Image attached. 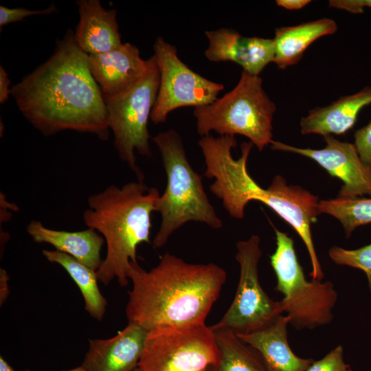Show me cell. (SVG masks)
<instances>
[{"label": "cell", "instance_id": "obj_1", "mask_svg": "<svg viewBox=\"0 0 371 371\" xmlns=\"http://www.w3.org/2000/svg\"><path fill=\"white\" fill-rule=\"evenodd\" d=\"M88 56L67 30L53 54L11 87L20 112L44 136L74 131L108 140L106 105Z\"/></svg>", "mask_w": 371, "mask_h": 371}, {"label": "cell", "instance_id": "obj_2", "mask_svg": "<svg viewBox=\"0 0 371 371\" xmlns=\"http://www.w3.org/2000/svg\"><path fill=\"white\" fill-rule=\"evenodd\" d=\"M126 315L128 322L146 330L205 323L227 278L219 265L192 264L170 253L149 271L130 262Z\"/></svg>", "mask_w": 371, "mask_h": 371}, {"label": "cell", "instance_id": "obj_3", "mask_svg": "<svg viewBox=\"0 0 371 371\" xmlns=\"http://www.w3.org/2000/svg\"><path fill=\"white\" fill-rule=\"evenodd\" d=\"M203 153L204 176L214 179L210 192L222 201L223 207L234 218L242 219L251 201H260L276 212L297 233L307 249L313 280H322V271L311 231V224L320 214L317 196L298 186L288 185L276 175L269 187L262 188L248 172L247 159L253 147L251 142L241 144L240 157L235 159L232 149L237 146L234 135L201 137L198 142Z\"/></svg>", "mask_w": 371, "mask_h": 371}, {"label": "cell", "instance_id": "obj_4", "mask_svg": "<svg viewBox=\"0 0 371 371\" xmlns=\"http://www.w3.org/2000/svg\"><path fill=\"white\" fill-rule=\"evenodd\" d=\"M159 196L156 188L137 179L122 187L111 185L88 197L84 223L101 234L106 243V256L96 271L105 286L114 279L122 286L128 284V265L137 261V246L150 242L151 214Z\"/></svg>", "mask_w": 371, "mask_h": 371}, {"label": "cell", "instance_id": "obj_5", "mask_svg": "<svg viewBox=\"0 0 371 371\" xmlns=\"http://www.w3.org/2000/svg\"><path fill=\"white\" fill-rule=\"evenodd\" d=\"M151 139L158 148L166 175V187L156 212L161 224L153 245L163 247L172 234L189 221L218 229L223 224L203 188L202 177L190 164L181 135L174 129L159 133Z\"/></svg>", "mask_w": 371, "mask_h": 371}, {"label": "cell", "instance_id": "obj_6", "mask_svg": "<svg viewBox=\"0 0 371 371\" xmlns=\"http://www.w3.org/2000/svg\"><path fill=\"white\" fill-rule=\"evenodd\" d=\"M275 111L261 78L243 71L234 89L211 104L194 108L193 115L200 136L212 131L219 136L243 135L261 152L273 141Z\"/></svg>", "mask_w": 371, "mask_h": 371}, {"label": "cell", "instance_id": "obj_7", "mask_svg": "<svg viewBox=\"0 0 371 371\" xmlns=\"http://www.w3.org/2000/svg\"><path fill=\"white\" fill-rule=\"evenodd\" d=\"M276 249L270 256L277 278L276 289L282 293V313L296 329H313L330 324L337 293L330 281L306 279L288 234L275 228Z\"/></svg>", "mask_w": 371, "mask_h": 371}, {"label": "cell", "instance_id": "obj_8", "mask_svg": "<svg viewBox=\"0 0 371 371\" xmlns=\"http://www.w3.org/2000/svg\"><path fill=\"white\" fill-rule=\"evenodd\" d=\"M148 60L146 71L136 83L117 95L104 98L115 148L138 180H143L144 175L137 164L135 152L146 157H152L148 124L160 82L155 56L153 55Z\"/></svg>", "mask_w": 371, "mask_h": 371}, {"label": "cell", "instance_id": "obj_9", "mask_svg": "<svg viewBox=\"0 0 371 371\" xmlns=\"http://www.w3.org/2000/svg\"><path fill=\"white\" fill-rule=\"evenodd\" d=\"M220 350L205 323L163 326L148 331L138 368L141 371H206L216 367Z\"/></svg>", "mask_w": 371, "mask_h": 371}, {"label": "cell", "instance_id": "obj_10", "mask_svg": "<svg viewBox=\"0 0 371 371\" xmlns=\"http://www.w3.org/2000/svg\"><path fill=\"white\" fill-rule=\"evenodd\" d=\"M260 240L252 235L236 243V260L240 276L234 300L212 330L229 329L236 333H250L271 324L282 315L280 301H274L262 289L258 276L262 256Z\"/></svg>", "mask_w": 371, "mask_h": 371}, {"label": "cell", "instance_id": "obj_11", "mask_svg": "<svg viewBox=\"0 0 371 371\" xmlns=\"http://www.w3.org/2000/svg\"><path fill=\"white\" fill-rule=\"evenodd\" d=\"M160 74L158 94L150 120L164 123L168 114L179 108H194L211 104L224 89L221 83L194 72L181 60L176 47L158 36L153 44Z\"/></svg>", "mask_w": 371, "mask_h": 371}, {"label": "cell", "instance_id": "obj_12", "mask_svg": "<svg viewBox=\"0 0 371 371\" xmlns=\"http://www.w3.org/2000/svg\"><path fill=\"white\" fill-rule=\"evenodd\" d=\"M324 138L326 144L322 149L298 148L274 140L271 148L310 158L331 176L341 180L344 184L337 197L371 196V168L362 162L355 144L341 142L330 135Z\"/></svg>", "mask_w": 371, "mask_h": 371}, {"label": "cell", "instance_id": "obj_13", "mask_svg": "<svg viewBox=\"0 0 371 371\" xmlns=\"http://www.w3.org/2000/svg\"><path fill=\"white\" fill-rule=\"evenodd\" d=\"M205 34L209 41L205 56L212 62L232 61L240 65L243 71L254 76H259L273 62V39L243 36L228 28L206 31Z\"/></svg>", "mask_w": 371, "mask_h": 371}, {"label": "cell", "instance_id": "obj_14", "mask_svg": "<svg viewBox=\"0 0 371 371\" xmlns=\"http://www.w3.org/2000/svg\"><path fill=\"white\" fill-rule=\"evenodd\" d=\"M148 330L128 322L115 336L90 339L81 365L86 371H133L138 367Z\"/></svg>", "mask_w": 371, "mask_h": 371}, {"label": "cell", "instance_id": "obj_15", "mask_svg": "<svg viewBox=\"0 0 371 371\" xmlns=\"http://www.w3.org/2000/svg\"><path fill=\"white\" fill-rule=\"evenodd\" d=\"M88 63L103 98L129 89L143 76L148 66V60L142 59L139 49L130 43L106 53L89 55Z\"/></svg>", "mask_w": 371, "mask_h": 371}, {"label": "cell", "instance_id": "obj_16", "mask_svg": "<svg viewBox=\"0 0 371 371\" xmlns=\"http://www.w3.org/2000/svg\"><path fill=\"white\" fill-rule=\"evenodd\" d=\"M76 5L80 19L74 37L82 51L88 55L100 54L123 43L115 9H105L99 0H78Z\"/></svg>", "mask_w": 371, "mask_h": 371}, {"label": "cell", "instance_id": "obj_17", "mask_svg": "<svg viewBox=\"0 0 371 371\" xmlns=\"http://www.w3.org/2000/svg\"><path fill=\"white\" fill-rule=\"evenodd\" d=\"M289 324L288 317L280 315L260 330L236 334L260 355L270 371H306L315 360L294 354L288 342Z\"/></svg>", "mask_w": 371, "mask_h": 371}, {"label": "cell", "instance_id": "obj_18", "mask_svg": "<svg viewBox=\"0 0 371 371\" xmlns=\"http://www.w3.org/2000/svg\"><path fill=\"white\" fill-rule=\"evenodd\" d=\"M371 104V87L340 98L324 107H317L300 120L303 135L318 134L323 136L343 134L356 122L360 111Z\"/></svg>", "mask_w": 371, "mask_h": 371}, {"label": "cell", "instance_id": "obj_19", "mask_svg": "<svg viewBox=\"0 0 371 371\" xmlns=\"http://www.w3.org/2000/svg\"><path fill=\"white\" fill-rule=\"evenodd\" d=\"M26 230L34 242L50 244L96 271L102 264L100 251L105 240L91 228L77 232L56 230L32 221Z\"/></svg>", "mask_w": 371, "mask_h": 371}, {"label": "cell", "instance_id": "obj_20", "mask_svg": "<svg viewBox=\"0 0 371 371\" xmlns=\"http://www.w3.org/2000/svg\"><path fill=\"white\" fill-rule=\"evenodd\" d=\"M337 29L336 22L327 18L276 29L273 38V63L280 69L297 63L312 43L322 36L335 33Z\"/></svg>", "mask_w": 371, "mask_h": 371}, {"label": "cell", "instance_id": "obj_21", "mask_svg": "<svg viewBox=\"0 0 371 371\" xmlns=\"http://www.w3.org/2000/svg\"><path fill=\"white\" fill-rule=\"evenodd\" d=\"M42 252L49 262L60 265L68 273L82 295L85 310L92 317L101 321L107 301L98 288L96 271L59 251L44 249Z\"/></svg>", "mask_w": 371, "mask_h": 371}, {"label": "cell", "instance_id": "obj_22", "mask_svg": "<svg viewBox=\"0 0 371 371\" xmlns=\"http://www.w3.org/2000/svg\"><path fill=\"white\" fill-rule=\"evenodd\" d=\"M220 350L216 371H270L260 355L229 329L213 330Z\"/></svg>", "mask_w": 371, "mask_h": 371}, {"label": "cell", "instance_id": "obj_23", "mask_svg": "<svg viewBox=\"0 0 371 371\" xmlns=\"http://www.w3.org/2000/svg\"><path fill=\"white\" fill-rule=\"evenodd\" d=\"M320 213H325L338 219L346 235L350 236L358 227L371 223V198H339L320 201Z\"/></svg>", "mask_w": 371, "mask_h": 371}, {"label": "cell", "instance_id": "obj_24", "mask_svg": "<svg viewBox=\"0 0 371 371\" xmlns=\"http://www.w3.org/2000/svg\"><path fill=\"white\" fill-rule=\"evenodd\" d=\"M328 255L337 265L362 270L368 278L371 292V243L357 249H346L333 246L329 249Z\"/></svg>", "mask_w": 371, "mask_h": 371}, {"label": "cell", "instance_id": "obj_25", "mask_svg": "<svg viewBox=\"0 0 371 371\" xmlns=\"http://www.w3.org/2000/svg\"><path fill=\"white\" fill-rule=\"evenodd\" d=\"M306 371H352V368L344 361L343 347L339 345L322 359L315 361Z\"/></svg>", "mask_w": 371, "mask_h": 371}, {"label": "cell", "instance_id": "obj_26", "mask_svg": "<svg viewBox=\"0 0 371 371\" xmlns=\"http://www.w3.org/2000/svg\"><path fill=\"white\" fill-rule=\"evenodd\" d=\"M57 12V8L52 3L48 8L43 10H32L23 8H10L0 5V27L10 23L23 21L25 18L36 16L47 15Z\"/></svg>", "mask_w": 371, "mask_h": 371}, {"label": "cell", "instance_id": "obj_27", "mask_svg": "<svg viewBox=\"0 0 371 371\" xmlns=\"http://www.w3.org/2000/svg\"><path fill=\"white\" fill-rule=\"evenodd\" d=\"M354 144L362 162L371 168V122L355 132Z\"/></svg>", "mask_w": 371, "mask_h": 371}, {"label": "cell", "instance_id": "obj_28", "mask_svg": "<svg viewBox=\"0 0 371 371\" xmlns=\"http://www.w3.org/2000/svg\"><path fill=\"white\" fill-rule=\"evenodd\" d=\"M329 6L348 11L352 14H362L364 8L371 9V0H330Z\"/></svg>", "mask_w": 371, "mask_h": 371}, {"label": "cell", "instance_id": "obj_29", "mask_svg": "<svg viewBox=\"0 0 371 371\" xmlns=\"http://www.w3.org/2000/svg\"><path fill=\"white\" fill-rule=\"evenodd\" d=\"M10 80L3 67L0 66V104H4L11 95Z\"/></svg>", "mask_w": 371, "mask_h": 371}, {"label": "cell", "instance_id": "obj_30", "mask_svg": "<svg viewBox=\"0 0 371 371\" xmlns=\"http://www.w3.org/2000/svg\"><path fill=\"white\" fill-rule=\"evenodd\" d=\"M311 1L308 0H278L276 3L278 5L282 7L287 10H299L307 4H308Z\"/></svg>", "mask_w": 371, "mask_h": 371}, {"label": "cell", "instance_id": "obj_31", "mask_svg": "<svg viewBox=\"0 0 371 371\" xmlns=\"http://www.w3.org/2000/svg\"><path fill=\"white\" fill-rule=\"evenodd\" d=\"M8 276L3 269H1V302H3L8 295Z\"/></svg>", "mask_w": 371, "mask_h": 371}, {"label": "cell", "instance_id": "obj_32", "mask_svg": "<svg viewBox=\"0 0 371 371\" xmlns=\"http://www.w3.org/2000/svg\"><path fill=\"white\" fill-rule=\"evenodd\" d=\"M0 371H15L2 356L0 357Z\"/></svg>", "mask_w": 371, "mask_h": 371}, {"label": "cell", "instance_id": "obj_33", "mask_svg": "<svg viewBox=\"0 0 371 371\" xmlns=\"http://www.w3.org/2000/svg\"><path fill=\"white\" fill-rule=\"evenodd\" d=\"M25 371H30V370H25ZM67 371H86L84 368L80 366L79 367H77V368H73L71 370H67Z\"/></svg>", "mask_w": 371, "mask_h": 371}, {"label": "cell", "instance_id": "obj_34", "mask_svg": "<svg viewBox=\"0 0 371 371\" xmlns=\"http://www.w3.org/2000/svg\"><path fill=\"white\" fill-rule=\"evenodd\" d=\"M206 371H216L214 367H210Z\"/></svg>", "mask_w": 371, "mask_h": 371}, {"label": "cell", "instance_id": "obj_35", "mask_svg": "<svg viewBox=\"0 0 371 371\" xmlns=\"http://www.w3.org/2000/svg\"><path fill=\"white\" fill-rule=\"evenodd\" d=\"M133 371H141L139 368L137 367L136 369H135Z\"/></svg>", "mask_w": 371, "mask_h": 371}]
</instances>
